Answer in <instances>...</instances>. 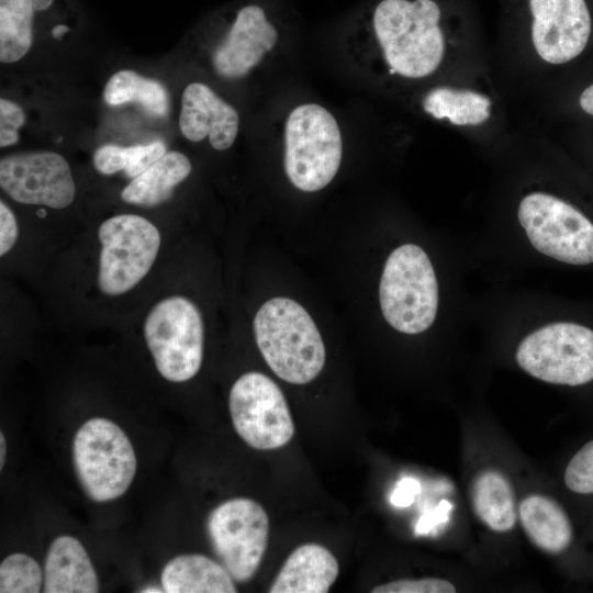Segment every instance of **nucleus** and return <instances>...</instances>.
<instances>
[{
  "label": "nucleus",
  "mask_w": 593,
  "mask_h": 593,
  "mask_svg": "<svg viewBox=\"0 0 593 593\" xmlns=\"http://www.w3.org/2000/svg\"><path fill=\"white\" fill-rule=\"evenodd\" d=\"M440 8L434 0H381L372 26L390 71L423 78L440 65L445 38Z\"/></svg>",
  "instance_id": "nucleus-1"
},
{
  "label": "nucleus",
  "mask_w": 593,
  "mask_h": 593,
  "mask_svg": "<svg viewBox=\"0 0 593 593\" xmlns=\"http://www.w3.org/2000/svg\"><path fill=\"white\" fill-rule=\"evenodd\" d=\"M257 346L280 379L304 384L322 371L326 351L314 321L306 310L289 298L265 302L254 318Z\"/></svg>",
  "instance_id": "nucleus-2"
},
{
  "label": "nucleus",
  "mask_w": 593,
  "mask_h": 593,
  "mask_svg": "<svg viewBox=\"0 0 593 593\" xmlns=\"http://www.w3.org/2000/svg\"><path fill=\"white\" fill-rule=\"evenodd\" d=\"M72 462L83 492L98 503L122 496L137 469L130 438L104 417H92L79 427L72 440Z\"/></svg>",
  "instance_id": "nucleus-3"
},
{
  "label": "nucleus",
  "mask_w": 593,
  "mask_h": 593,
  "mask_svg": "<svg viewBox=\"0 0 593 593\" xmlns=\"http://www.w3.org/2000/svg\"><path fill=\"white\" fill-rule=\"evenodd\" d=\"M385 321L396 331L418 334L434 323L438 284L432 262L417 245L405 244L388 257L379 287Z\"/></svg>",
  "instance_id": "nucleus-4"
},
{
  "label": "nucleus",
  "mask_w": 593,
  "mask_h": 593,
  "mask_svg": "<svg viewBox=\"0 0 593 593\" xmlns=\"http://www.w3.org/2000/svg\"><path fill=\"white\" fill-rule=\"evenodd\" d=\"M284 170L291 183L305 192L325 188L338 171L343 143L335 118L325 108L306 103L289 114Z\"/></svg>",
  "instance_id": "nucleus-5"
},
{
  "label": "nucleus",
  "mask_w": 593,
  "mask_h": 593,
  "mask_svg": "<svg viewBox=\"0 0 593 593\" xmlns=\"http://www.w3.org/2000/svg\"><path fill=\"white\" fill-rule=\"evenodd\" d=\"M144 337L159 374L184 382L200 370L204 324L197 305L182 295L158 301L144 321Z\"/></svg>",
  "instance_id": "nucleus-6"
},
{
  "label": "nucleus",
  "mask_w": 593,
  "mask_h": 593,
  "mask_svg": "<svg viewBox=\"0 0 593 593\" xmlns=\"http://www.w3.org/2000/svg\"><path fill=\"white\" fill-rule=\"evenodd\" d=\"M98 238V287L110 296L131 291L147 276L161 244L159 230L136 214L107 219L99 226Z\"/></svg>",
  "instance_id": "nucleus-7"
},
{
  "label": "nucleus",
  "mask_w": 593,
  "mask_h": 593,
  "mask_svg": "<svg viewBox=\"0 0 593 593\" xmlns=\"http://www.w3.org/2000/svg\"><path fill=\"white\" fill-rule=\"evenodd\" d=\"M516 361L541 381L585 384L593 380V331L567 322L546 325L522 340Z\"/></svg>",
  "instance_id": "nucleus-8"
},
{
  "label": "nucleus",
  "mask_w": 593,
  "mask_h": 593,
  "mask_svg": "<svg viewBox=\"0 0 593 593\" xmlns=\"http://www.w3.org/2000/svg\"><path fill=\"white\" fill-rule=\"evenodd\" d=\"M215 555L236 582L249 581L260 567L269 537V518L255 500L236 497L214 507L206 519Z\"/></svg>",
  "instance_id": "nucleus-9"
},
{
  "label": "nucleus",
  "mask_w": 593,
  "mask_h": 593,
  "mask_svg": "<svg viewBox=\"0 0 593 593\" xmlns=\"http://www.w3.org/2000/svg\"><path fill=\"white\" fill-rule=\"evenodd\" d=\"M518 221L540 253L571 265L593 262V224L553 195L534 192L518 206Z\"/></svg>",
  "instance_id": "nucleus-10"
},
{
  "label": "nucleus",
  "mask_w": 593,
  "mask_h": 593,
  "mask_svg": "<svg viewBox=\"0 0 593 593\" xmlns=\"http://www.w3.org/2000/svg\"><path fill=\"white\" fill-rule=\"evenodd\" d=\"M228 407L236 433L254 449L281 448L294 435L287 400L277 383L264 373L242 374L231 388Z\"/></svg>",
  "instance_id": "nucleus-11"
},
{
  "label": "nucleus",
  "mask_w": 593,
  "mask_h": 593,
  "mask_svg": "<svg viewBox=\"0 0 593 593\" xmlns=\"http://www.w3.org/2000/svg\"><path fill=\"white\" fill-rule=\"evenodd\" d=\"M0 186L19 203L52 209L67 208L76 194L69 164L61 155L51 150L2 157Z\"/></svg>",
  "instance_id": "nucleus-12"
},
{
  "label": "nucleus",
  "mask_w": 593,
  "mask_h": 593,
  "mask_svg": "<svg viewBox=\"0 0 593 593\" xmlns=\"http://www.w3.org/2000/svg\"><path fill=\"white\" fill-rule=\"evenodd\" d=\"M532 38L537 54L549 64H564L585 48L591 16L584 0H529Z\"/></svg>",
  "instance_id": "nucleus-13"
},
{
  "label": "nucleus",
  "mask_w": 593,
  "mask_h": 593,
  "mask_svg": "<svg viewBox=\"0 0 593 593\" xmlns=\"http://www.w3.org/2000/svg\"><path fill=\"white\" fill-rule=\"evenodd\" d=\"M277 41V29L264 9L257 4L245 5L213 53L214 68L223 77L240 78L262 60Z\"/></svg>",
  "instance_id": "nucleus-14"
},
{
  "label": "nucleus",
  "mask_w": 593,
  "mask_h": 593,
  "mask_svg": "<svg viewBox=\"0 0 593 593\" xmlns=\"http://www.w3.org/2000/svg\"><path fill=\"white\" fill-rule=\"evenodd\" d=\"M237 111L219 98L208 86L193 82L182 93L179 127L191 142L209 136L216 150L230 148L238 132Z\"/></svg>",
  "instance_id": "nucleus-15"
},
{
  "label": "nucleus",
  "mask_w": 593,
  "mask_h": 593,
  "mask_svg": "<svg viewBox=\"0 0 593 593\" xmlns=\"http://www.w3.org/2000/svg\"><path fill=\"white\" fill-rule=\"evenodd\" d=\"M43 592L96 593L99 579L93 564L75 537L61 535L51 544L44 563Z\"/></svg>",
  "instance_id": "nucleus-16"
},
{
  "label": "nucleus",
  "mask_w": 593,
  "mask_h": 593,
  "mask_svg": "<svg viewBox=\"0 0 593 593\" xmlns=\"http://www.w3.org/2000/svg\"><path fill=\"white\" fill-rule=\"evenodd\" d=\"M338 572V562L327 548L313 542L304 544L287 558L269 592L326 593Z\"/></svg>",
  "instance_id": "nucleus-17"
},
{
  "label": "nucleus",
  "mask_w": 593,
  "mask_h": 593,
  "mask_svg": "<svg viewBox=\"0 0 593 593\" xmlns=\"http://www.w3.org/2000/svg\"><path fill=\"white\" fill-rule=\"evenodd\" d=\"M167 593H235L234 579L226 568L201 553L179 555L170 559L160 574Z\"/></svg>",
  "instance_id": "nucleus-18"
},
{
  "label": "nucleus",
  "mask_w": 593,
  "mask_h": 593,
  "mask_svg": "<svg viewBox=\"0 0 593 593\" xmlns=\"http://www.w3.org/2000/svg\"><path fill=\"white\" fill-rule=\"evenodd\" d=\"M518 515L526 535L541 550L559 553L570 546L572 524L555 500L541 494L528 495L521 502Z\"/></svg>",
  "instance_id": "nucleus-19"
},
{
  "label": "nucleus",
  "mask_w": 593,
  "mask_h": 593,
  "mask_svg": "<svg viewBox=\"0 0 593 593\" xmlns=\"http://www.w3.org/2000/svg\"><path fill=\"white\" fill-rule=\"evenodd\" d=\"M191 172V163L182 153L166 152L122 190L121 199L131 204L154 206L167 201L174 188Z\"/></svg>",
  "instance_id": "nucleus-20"
},
{
  "label": "nucleus",
  "mask_w": 593,
  "mask_h": 593,
  "mask_svg": "<svg viewBox=\"0 0 593 593\" xmlns=\"http://www.w3.org/2000/svg\"><path fill=\"white\" fill-rule=\"evenodd\" d=\"M471 501L475 515L491 530L506 533L517 519L514 490L500 471L488 469L473 480Z\"/></svg>",
  "instance_id": "nucleus-21"
},
{
  "label": "nucleus",
  "mask_w": 593,
  "mask_h": 593,
  "mask_svg": "<svg viewBox=\"0 0 593 593\" xmlns=\"http://www.w3.org/2000/svg\"><path fill=\"white\" fill-rule=\"evenodd\" d=\"M422 105L435 119L460 126L479 125L490 118L491 100L471 90L437 87L427 92Z\"/></svg>",
  "instance_id": "nucleus-22"
},
{
  "label": "nucleus",
  "mask_w": 593,
  "mask_h": 593,
  "mask_svg": "<svg viewBox=\"0 0 593 593\" xmlns=\"http://www.w3.org/2000/svg\"><path fill=\"white\" fill-rule=\"evenodd\" d=\"M103 99L111 105L137 102L154 115H166L169 98L165 87L133 70H120L107 82Z\"/></svg>",
  "instance_id": "nucleus-23"
},
{
  "label": "nucleus",
  "mask_w": 593,
  "mask_h": 593,
  "mask_svg": "<svg viewBox=\"0 0 593 593\" xmlns=\"http://www.w3.org/2000/svg\"><path fill=\"white\" fill-rule=\"evenodd\" d=\"M33 0H0V60L21 59L32 44Z\"/></svg>",
  "instance_id": "nucleus-24"
},
{
  "label": "nucleus",
  "mask_w": 593,
  "mask_h": 593,
  "mask_svg": "<svg viewBox=\"0 0 593 593\" xmlns=\"http://www.w3.org/2000/svg\"><path fill=\"white\" fill-rule=\"evenodd\" d=\"M43 582L44 571L26 553H11L0 563L1 593H37L42 591Z\"/></svg>",
  "instance_id": "nucleus-25"
},
{
  "label": "nucleus",
  "mask_w": 593,
  "mask_h": 593,
  "mask_svg": "<svg viewBox=\"0 0 593 593\" xmlns=\"http://www.w3.org/2000/svg\"><path fill=\"white\" fill-rule=\"evenodd\" d=\"M566 486L579 494H593V440L581 447L569 461L564 475Z\"/></svg>",
  "instance_id": "nucleus-26"
},
{
  "label": "nucleus",
  "mask_w": 593,
  "mask_h": 593,
  "mask_svg": "<svg viewBox=\"0 0 593 593\" xmlns=\"http://www.w3.org/2000/svg\"><path fill=\"white\" fill-rule=\"evenodd\" d=\"M372 593H455V585L448 580L423 578L418 580H396L371 590Z\"/></svg>",
  "instance_id": "nucleus-27"
},
{
  "label": "nucleus",
  "mask_w": 593,
  "mask_h": 593,
  "mask_svg": "<svg viewBox=\"0 0 593 593\" xmlns=\"http://www.w3.org/2000/svg\"><path fill=\"white\" fill-rule=\"evenodd\" d=\"M165 154L166 146L160 141L127 147V165L123 171L127 177L134 179Z\"/></svg>",
  "instance_id": "nucleus-28"
},
{
  "label": "nucleus",
  "mask_w": 593,
  "mask_h": 593,
  "mask_svg": "<svg viewBox=\"0 0 593 593\" xmlns=\"http://www.w3.org/2000/svg\"><path fill=\"white\" fill-rule=\"evenodd\" d=\"M22 109L8 99L0 100V146L13 145L19 141L18 130L24 124Z\"/></svg>",
  "instance_id": "nucleus-29"
},
{
  "label": "nucleus",
  "mask_w": 593,
  "mask_h": 593,
  "mask_svg": "<svg viewBox=\"0 0 593 593\" xmlns=\"http://www.w3.org/2000/svg\"><path fill=\"white\" fill-rule=\"evenodd\" d=\"M93 166L102 175H113L127 165V147L103 145L93 153Z\"/></svg>",
  "instance_id": "nucleus-30"
},
{
  "label": "nucleus",
  "mask_w": 593,
  "mask_h": 593,
  "mask_svg": "<svg viewBox=\"0 0 593 593\" xmlns=\"http://www.w3.org/2000/svg\"><path fill=\"white\" fill-rule=\"evenodd\" d=\"M19 237V226L14 213L3 202H0V255H7L15 245Z\"/></svg>",
  "instance_id": "nucleus-31"
},
{
  "label": "nucleus",
  "mask_w": 593,
  "mask_h": 593,
  "mask_svg": "<svg viewBox=\"0 0 593 593\" xmlns=\"http://www.w3.org/2000/svg\"><path fill=\"white\" fill-rule=\"evenodd\" d=\"M418 489L419 486L417 481L405 478L399 482L391 497V502L396 506H406L412 503Z\"/></svg>",
  "instance_id": "nucleus-32"
},
{
  "label": "nucleus",
  "mask_w": 593,
  "mask_h": 593,
  "mask_svg": "<svg viewBox=\"0 0 593 593\" xmlns=\"http://www.w3.org/2000/svg\"><path fill=\"white\" fill-rule=\"evenodd\" d=\"M451 510V505L447 501H443L439 506L422 517L416 526L417 533H427L429 528L446 521L447 513Z\"/></svg>",
  "instance_id": "nucleus-33"
},
{
  "label": "nucleus",
  "mask_w": 593,
  "mask_h": 593,
  "mask_svg": "<svg viewBox=\"0 0 593 593\" xmlns=\"http://www.w3.org/2000/svg\"><path fill=\"white\" fill-rule=\"evenodd\" d=\"M579 102L582 110L593 116V83L583 90Z\"/></svg>",
  "instance_id": "nucleus-34"
},
{
  "label": "nucleus",
  "mask_w": 593,
  "mask_h": 593,
  "mask_svg": "<svg viewBox=\"0 0 593 593\" xmlns=\"http://www.w3.org/2000/svg\"><path fill=\"white\" fill-rule=\"evenodd\" d=\"M5 451H7V445H5V437L3 433H0V469L2 470L5 461Z\"/></svg>",
  "instance_id": "nucleus-35"
},
{
  "label": "nucleus",
  "mask_w": 593,
  "mask_h": 593,
  "mask_svg": "<svg viewBox=\"0 0 593 593\" xmlns=\"http://www.w3.org/2000/svg\"><path fill=\"white\" fill-rule=\"evenodd\" d=\"M53 0H33V7L36 11H43L52 4Z\"/></svg>",
  "instance_id": "nucleus-36"
},
{
  "label": "nucleus",
  "mask_w": 593,
  "mask_h": 593,
  "mask_svg": "<svg viewBox=\"0 0 593 593\" xmlns=\"http://www.w3.org/2000/svg\"><path fill=\"white\" fill-rule=\"evenodd\" d=\"M69 31V27L66 26V25H57L53 29L52 31V35L55 37V38H59L61 35H64L65 33H67Z\"/></svg>",
  "instance_id": "nucleus-37"
},
{
  "label": "nucleus",
  "mask_w": 593,
  "mask_h": 593,
  "mask_svg": "<svg viewBox=\"0 0 593 593\" xmlns=\"http://www.w3.org/2000/svg\"><path fill=\"white\" fill-rule=\"evenodd\" d=\"M142 592H164V589L158 586H146L144 590H142Z\"/></svg>",
  "instance_id": "nucleus-38"
}]
</instances>
